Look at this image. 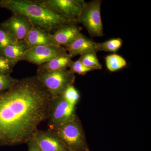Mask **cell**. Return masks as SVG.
<instances>
[{
    "label": "cell",
    "instance_id": "1",
    "mask_svg": "<svg viewBox=\"0 0 151 151\" xmlns=\"http://www.w3.org/2000/svg\"><path fill=\"white\" fill-rule=\"evenodd\" d=\"M52 96L37 76L0 92V146L27 144L48 119Z\"/></svg>",
    "mask_w": 151,
    "mask_h": 151
},
{
    "label": "cell",
    "instance_id": "2",
    "mask_svg": "<svg viewBox=\"0 0 151 151\" xmlns=\"http://www.w3.org/2000/svg\"><path fill=\"white\" fill-rule=\"evenodd\" d=\"M0 8L26 17L34 26L50 34L63 26L77 24L42 6L35 0H0Z\"/></svg>",
    "mask_w": 151,
    "mask_h": 151
},
{
    "label": "cell",
    "instance_id": "3",
    "mask_svg": "<svg viewBox=\"0 0 151 151\" xmlns=\"http://www.w3.org/2000/svg\"><path fill=\"white\" fill-rule=\"evenodd\" d=\"M69 151H89L82 127L78 118L48 129Z\"/></svg>",
    "mask_w": 151,
    "mask_h": 151
},
{
    "label": "cell",
    "instance_id": "4",
    "mask_svg": "<svg viewBox=\"0 0 151 151\" xmlns=\"http://www.w3.org/2000/svg\"><path fill=\"white\" fill-rule=\"evenodd\" d=\"M101 4L100 0L85 2L78 17V23L83 25L92 37H100L104 35L100 12Z\"/></svg>",
    "mask_w": 151,
    "mask_h": 151
},
{
    "label": "cell",
    "instance_id": "5",
    "mask_svg": "<svg viewBox=\"0 0 151 151\" xmlns=\"http://www.w3.org/2000/svg\"><path fill=\"white\" fill-rule=\"evenodd\" d=\"M36 76L51 94L52 98L61 94L68 87L73 85L76 78L74 73L68 69L38 72Z\"/></svg>",
    "mask_w": 151,
    "mask_h": 151
},
{
    "label": "cell",
    "instance_id": "6",
    "mask_svg": "<svg viewBox=\"0 0 151 151\" xmlns=\"http://www.w3.org/2000/svg\"><path fill=\"white\" fill-rule=\"evenodd\" d=\"M40 5L78 23V17L86 2L82 0H35Z\"/></svg>",
    "mask_w": 151,
    "mask_h": 151
},
{
    "label": "cell",
    "instance_id": "7",
    "mask_svg": "<svg viewBox=\"0 0 151 151\" xmlns=\"http://www.w3.org/2000/svg\"><path fill=\"white\" fill-rule=\"evenodd\" d=\"M75 106L71 105L61 94L52 99L50 105L49 127L70 122L76 118Z\"/></svg>",
    "mask_w": 151,
    "mask_h": 151
},
{
    "label": "cell",
    "instance_id": "8",
    "mask_svg": "<svg viewBox=\"0 0 151 151\" xmlns=\"http://www.w3.org/2000/svg\"><path fill=\"white\" fill-rule=\"evenodd\" d=\"M67 53L63 46L53 45H40L30 48L22 60L28 61L39 66Z\"/></svg>",
    "mask_w": 151,
    "mask_h": 151
},
{
    "label": "cell",
    "instance_id": "9",
    "mask_svg": "<svg viewBox=\"0 0 151 151\" xmlns=\"http://www.w3.org/2000/svg\"><path fill=\"white\" fill-rule=\"evenodd\" d=\"M34 27L27 17L17 14H13L0 25V27L17 41L24 40Z\"/></svg>",
    "mask_w": 151,
    "mask_h": 151
},
{
    "label": "cell",
    "instance_id": "10",
    "mask_svg": "<svg viewBox=\"0 0 151 151\" xmlns=\"http://www.w3.org/2000/svg\"><path fill=\"white\" fill-rule=\"evenodd\" d=\"M42 151H69L67 148L49 130L38 129L32 139Z\"/></svg>",
    "mask_w": 151,
    "mask_h": 151
},
{
    "label": "cell",
    "instance_id": "11",
    "mask_svg": "<svg viewBox=\"0 0 151 151\" xmlns=\"http://www.w3.org/2000/svg\"><path fill=\"white\" fill-rule=\"evenodd\" d=\"M81 27L77 24L63 26L51 34L53 45L63 46L69 45L81 34Z\"/></svg>",
    "mask_w": 151,
    "mask_h": 151
},
{
    "label": "cell",
    "instance_id": "12",
    "mask_svg": "<svg viewBox=\"0 0 151 151\" xmlns=\"http://www.w3.org/2000/svg\"><path fill=\"white\" fill-rule=\"evenodd\" d=\"M64 47L71 58L89 52H97V42L82 34L69 45Z\"/></svg>",
    "mask_w": 151,
    "mask_h": 151
},
{
    "label": "cell",
    "instance_id": "13",
    "mask_svg": "<svg viewBox=\"0 0 151 151\" xmlns=\"http://www.w3.org/2000/svg\"><path fill=\"white\" fill-rule=\"evenodd\" d=\"M30 48L25 40L16 42L0 50V54L12 62L21 61Z\"/></svg>",
    "mask_w": 151,
    "mask_h": 151
},
{
    "label": "cell",
    "instance_id": "14",
    "mask_svg": "<svg viewBox=\"0 0 151 151\" xmlns=\"http://www.w3.org/2000/svg\"><path fill=\"white\" fill-rule=\"evenodd\" d=\"M29 48L43 45H53L51 34L34 27L25 39Z\"/></svg>",
    "mask_w": 151,
    "mask_h": 151
},
{
    "label": "cell",
    "instance_id": "15",
    "mask_svg": "<svg viewBox=\"0 0 151 151\" xmlns=\"http://www.w3.org/2000/svg\"><path fill=\"white\" fill-rule=\"evenodd\" d=\"M71 58L68 54L63 55L48 62L39 65L37 73L52 72L66 70L69 67Z\"/></svg>",
    "mask_w": 151,
    "mask_h": 151
},
{
    "label": "cell",
    "instance_id": "16",
    "mask_svg": "<svg viewBox=\"0 0 151 151\" xmlns=\"http://www.w3.org/2000/svg\"><path fill=\"white\" fill-rule=\"evenodd\" d=\"M95 52H89L80 55L78 60L86 67L93 70H99L102 68V65L99 61Z\"/></svg>",
    "mask_w": 151,
    "mask_h": 151
},
{
    "label": "cell",
    "instance_id": "17",
    "mask_svg": "<svg viewBox=\"0 0 151 151\" xmlns=\"http://www.w3.org/2000/svg\"><path fill=\"white\" fill-rule=\"evenodd\" d=\"M107 68L111 71H117L127 66V61L124 58L117 54L108 55L105 58Z\"/></svg>",
    "mask_w": 151,
    "mask_h": 151
},
{
    "label": "cell",
    "instance_id": "18",
    "mask_svg": "<svg viewBox=\"0 0 151 151\" xmlns=\"http://www.w3.org/2000/svg\"><path fill=\"white\" fill-rule=\"evenodd\" d=\"M123 41L121 38L112 39L101 43H97L98 51L116 52L122 47Z\"/></svg>",
    "mask_w": 151,
    "mask_h": 151
},
{
    "label": "cell",
    "instance_id": "19",
    "mask_svg": "<svg viewBox=\"0 0 151 151\" xmlns=\"http://www.w3.org/2000/svg\"><path fill=\"white\" fill-rule=\"evenodd\" d=\"M61 94L68 103L74 106L78 103L80 97L78 91L73 85L68 87Z\"/></svg>",
    "mask_w": 151,
    "mask_h": 151
},
{
    "label": "cell",
    "instance_id": "20",
    "mask_svg": "<svg viewBox=\"0 0 151 151\" xmlns=\"http://www.w3.org/2000/svg\"><path fill=\"white\" fill-rule=\"evenodd\" d=\"M18 80V79L12 77L11 74L0 72V92L9 90Z\"/></svg>",
    "mask_w": 151,
    "mask_h": 151
},
{
    "label": "cell",
    "instance_id": "21",
    "mask_svg": "<svg viewBox=\"0 0 151 151\" xmlns=\"http://www.w3.org/2000/svg\"><path fill=\"white\" fill-rule=\"evenodd\" d=\"M69 70L73 73L84 75L89 71L93 70L92 68L86 67L78 60L71 61L69 65Z\"/></svg>",
    "mask_w": 151,
    "mask_h": 151
},
{
    "label": "cell",
    "instance_id": "22",
    "mask_svg": "<svg viewBox=\"0 0 151 151\" xmlns=\"http://www.w3.org/2000/svg\"><path fill=\"white\" fill-rule=\"evenodd\" d=\"M17 63L12 62L0 54V72L11 74Z\"/></svg>",
    "mask_w": 151,
    "mask_h": 151
},
{
    "label": "cell",
    "instance_id": "23",
    "mask_svg": "<svg viewBox=\"0 0 151 151\" xmlns=\"http://www.w3.org/2000/svg\"><path fill=\"white\" fill-rule=\"evenodd\" d=\"M17 41L5 30L0 27V50Z\"/></svg>",
    "mask_w": 151,
    "mask_h": 151
},
{
    "label": "cell",
    "instance_id": "24",
    "mask_svg": "<svg viewBox=\"0 0 151 151\" xmlns=\"http://www.w3.org/2000/svg\"><path fill=\"white\" fill-rule=\"evenodd\" d=\"M28 151H42L37 145L32 140H31L27 144Z\"/></svg>",
    "mask_w": 151,
    "mask_h": 151
}]
</instances>
